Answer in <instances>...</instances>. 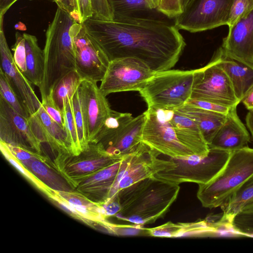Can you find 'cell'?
Wrapping results in <instances>:
<instances>
[{
  "label": "cell",
  "instance_id": "obj_18",
  "mask_svg": "<svg viewBox=\"0 0 253 253\" xmlns=\"http://www.w3.org/2000/svg\"><path fill=\"white\" fill-rule=\"evenodd\" d=\"M228 28L219 49L253 68V10Z\"/></svg>",
  "mask_w": 253,
  "mask_h": 253
},
{
  "label": "cell",
  "instance_id": "obj_35",
  "mask_svg": "<svg viewBox=\"0 0 253 253\" xmlns=\"http://www.w3.org/2000/svg\"><path fill=\"white\" fill-rule=\"evenodd\" d=\"M253 10V0H234L231 7L227 25L233 26Z\"/></svg>",
  "mask_w": 253,
  "mask_h": 253
},
{
  "label": "cell",
  "instance_id": "obj_26",
  "mask_svg": "<svg viewBox=\"0 0 253 253\" xmlns=\"http://www.w3.org/2000/svg\"><path fill=\"white\" fill-rule=\"evenodd\" d=\"M23 35L25 40L27 68L24 75L32 84L39 88L44 71L43 50L39 45L36 36L27 33H23Z\"/></svg>",
  "mask_w": 253,
  "mask_h": 253
},
{
  "label": "cell",
  "instance_id": "obj_25",
  "mask_svg": "<svg viewBox=\"0 0 253 253\" xmlns=\"http://www.w3.org/2000/svg\"><path fill=\"white\" fill-rule=\"evenodd\" d=\"M21 163L48 188L56 191L72 190V187L65 178L52 166V162L50 161L34 158Z\"/></svg>",
  "mask_w": 253,
  "mask_h": 253
},
{
  "label": "cell",
  "instance_id": "obj_24",
  "mask_svg": "<svg viewBox=\"0 0 253 253\" xmlns=\"http://www.w3.org/2000/svg\"><path fill=\"white\" fill-rule=\"evenodd\" d=\"M175 109L196 123L208 144L226 119L227 115L206 110L187 103Z\"/></svg>",
  "mask_w": 253,
  "mask_h": 253
},
{
  "label": "cell",
  "instance_id": "obj_1",
  "mask_svg": "<svg viewBox=\"0 0 253 253\" xmlns=\"http://www.w3.org/2000/svg\"><path fill=\"white\" fill-rule=\"evenodd\" d=\"M83 24L110 61L135 58L154 73L173 67L186 45L174 24L151 17L113 20L91 17Z\"/></svg>",
  "mask_w": 253,
  "mask_h": 253
},
{
  "label": "cell",
  "instance_id": "obj_11",
  "mask_svg": "<svg viewBox=\"0 0 253 253\" xmlns=\"http://www.w3.org/2000/svg\"><path fill=\"white\" fill-rule=\"evenodd\" d=\"M234 0H192L174 18L178 30L197 33L227 24Z\"/></svg>",
  "mask_w": 253,
  "mask_h": 253
},
{
  "label": "cell",
  "instance_id": "obj_14",
  "mask_svg": "<svg viewBox=\"0 0 253 253\" xmlns=\"http://www.w3.org/2000/svg\"><path fill=\"white\" fill-rule=\"evenodd\" d=\"M135 153L91 174L78 184L77 191L101 205L112 199L118 192L119 182Z\"/></svg>",
  "mask_w": 253,
  "mask_h": 253
},
{
  "label": "cell",
  "instance_id": "obj_49",
  "mask_svg": "<svg viewBox=\"0 0 253 253\" xmlns=\"http://www.w3.org/2000/svg\"><path fill=\"white\" fill-rule=\"evenodd\" d=\"M191 0H182L183 11L187 5L191 1Z\"/></svg>",
  "mask_w": 253,
  "mask_h": 253
},
{
  "label": "cell",
  "instance_id": "obj_40",
  "mask_svg": "<svg viewBox=\"0 0 253 253\" xmlns=\"http://www.w3.org/2000/svg\"><path fill=\"white\" fill-rule=\"evenodd\" d=\"M92 18L103 20H113V16L107 0H91Z\"/></svg>",
  "mask_w": 253,
  "mask_h": 253
},
{
  "label": "cell",
  "instance_id": "obj_23",
  "mask_svg": "<svg viewBox=\"0 0 253 253\" xmlns=\"http://www.w3.org/2000/svg\"><path fill=\"white\" fill-rule=\"evenodd\" d=\"M214 55L229 78L236 96L241 102L253 85V68L225 55L219 49Z\"/></svg>",
  "mask_w": 253,
  "mask_h": 253
},
{
  "label": "cell",
  "instance_id": "obj_20",
  "mask_svg": "<svg viewBox=\"0 0 253 253\" xmlns=\"http://www.w3.org/2000/svg\"><path fill=\"white\" fill-rule=\"evenodd\" d=\"M237 106L232 107L226 119L209 143L210 148L230 152L247 146L250 135L237 113Z\"/></svg>",
  "mask_w": 253,
  "mask_h": 253
},
{
  "label": "cell",
  "instance_id": "obj_10",
  "mask_svg": "<svg viewBox=\"0 0 253 253\" xmlns=\"http://www.w3.org/2000/svg\"><path fill=\"white\" fill-rule=\"evenodd\" d=\"M121 158L109 154L100 144L93 143L78 155L57 154L53 166L73 188H76L84 179Z\"/></svg>",
  "mask_w": 253,
  "mask_h": 253
},
{
  "label": "cell",
  "instance_id": "obj_17",
  "mask_svg": "<svg viewBox=\"0 0 253 253\" xmlns=\"http://www.w3.org/2000/svg\"><path fill=\"white\" fill-rule=\"evenodd\" d=\"M0 68L26 107L30 115L35 113L42 105L31 83L15 63L8 46L3 29V20L0 21Z\"/></svg>",
  "mask_w": 253,
  "mask_h": 253
},
{
  "label": "cell",
  "instance_id": "obj_45",
  "mask_svg": "<svg viewBox=\"0 0 253 253\" xmlns=\"http://www.w3.org/2000/svg\"><path fill=\"white\" fill-rule=\"evenodd\" d=\"M18 0H0V19L4 18V15L8 9Z\"/></svg>",
  "mask_w": 253,
  "mask_h": 253
},
{
  "label": "cell",
  "instance_id": "obj_19",
  "mask_svg": "<svg viewBox=\"0 0 253 253\" xmlns=\"http://www.w3.org/2000/svg\"><path fill=\"white\" fill-rule=\"evenodd\" d=\"M28 121L33 133L42 143L47 144L58 154H72L65 129L48 115L42 105L29 116Z\"/></svg>",
  "mask_w": 253,
  "mask_h": 253
},
{
  "label": "cell",
  "instance_id": "obj_31",
  "mask_svg": "<svg viewBox=\"0 0 253 253\" xmlns=\"http://www.w3.org/2000/svg\"><path fill=\"white\" fill-rule=\"evenodd\" d=\"M72 97L65 99L62 112L64 118L65 130L71 146L72 155H78L82 151L80 146L75 121Z\"/></svg>",
  "mask_w": 253,
  "mask_h": 253
},
{
  "label": "cell",
  "instance_id": "obj_33",
  "mask_svg": "<svg viewBox=\"0 0 253 253\" xmlns=\"http://www.w3.org/2000/svg\"><path fill=\"white\" fill-rule=\"evenodd\" d=\"M0 148L1 153L6 159L15 167L24 177L27 178L39 189L46 194L50 189L35 176L26 167L17 160L10 151L7 144L0 140Z\"/></svg>",
  "mask_w": 253,
  "mask_h": 253
},
{
  "label": "cell",
  "instance_id": "obj_34",
  "mask_svg": "<svg viewBox=\"0 0 253 253\" xmlns=\"http://www.w3.org/2000/svg\"><path fill=\"white\" fill-rule=\"evenodd\" d=\"M72 104L79 143L81 151L87 148L89 143L86 138L85 126L78 91L72 97Z\"/></svg>",
  "mask_w": 253,
  "mask_h": 253
},
{
  "label": "cell",
  "instance_id": "obj_15",
  "mask_svg": "<svg viewBox=\"0 0 253 253\" xmlns=\"http://www.w3.org/2000/svg\"><path fill=\"white\" fill-rule=\"evenodd\" d=\"M78 91L86 138L89 143H93L110 117L112 110L106 96L101 92L97 82L84 79Z\"/></svg>",
  "mask_w": 253,
  "mask_h": 253
},
{
  "label": "cell",
  "instance_id": "obj_43",
  "mask_svg": "<svg viewBox=\"0 0 253 253\" xmlns=\"http://www.w3.org/2000/svg\"><path fill=\"white\" fill-rule=\"evenodd\" d=\"M79 10L83 22L93 16L91 0H78Z\"/></svg>",
  "mask_w": 253,
  "mask_h": 253
},
{
  "label": "cell",
  "instance_id": "obj_12",
  "mask_svg": "<svg viewBox=\"0 0 253 253\" xmlns=\"http://www.w3.org/2000/svg\"><path fill=\"white\" fill-rule=\"evenodd\" d=\"M154 73L139 59L132 57L114 59L110 61L99 89L105 96L118 92L139 91Z\"/></svg>",
  "mask_w": 253,
  "mask_h": 253
},
{
  "label": "cell",
  "instance_id": "obj_38",
  "mask_svg": "<svg viewBox=\"0 0 253 253\" xmlns=\"http://www.w3.org/2000/svg\"><path fill=\"white\" fill-rule=\"evenodd\" d=\"M41 103L48 115L61 127L65 129L62 112L56 105L52 91L42 100Z\"/></svg>",
  "mask_w": 253,
  "mask_h": 253
},
{
  "label": "cell",
  "instance_id": "obj_16",
  "mask_svg": "<svg viewBox=\"0 0 253 253\" xmlns=\"http://www.w3.org/2000/svg\"><path fill=\"white\" fill-rule=\"evenodd\" d=\"M0 139L41 153L42 143L30 126L28 118L18 113L0 95Z\"/></svg>",
  "mask_w": 253,
  "mask_h": 253
},
{
  "label": "cell",
  "instance_id": "obj_32",
  "mask_svg": "<svg viewBox=\"0 0 253 253\" xmlns=\"http://www.w3.org/2000/svg\"><path fill=\"white\" fill-rule=\"evenodd\" d=\"M0 95L21 115L28 118L30 114L20 96L1 68H0Z\"/></svg>",
  "mask_w": 253,
  "mask_h": 253
},
{
  "label": "cell",
  "instance_id": "obj_4",
  "mask_svg": "<svg viewBox=\"0 0 253 253\" xmlns=\"http://www.w3.org/2000/svg\"><path fill=\"white\" fill-rule=\"evenodd\" d=\"M253 176V148L247 146L232 152L224 168L212 180L198 185L197 197L205 208L221 207Z\"/></svg>",
  "mask_w": 253,
  "mask_h": 253
},
{
  "label": "cell",
  "instance_id": "obj_22",
  "mask_svg": "<svg viewBox=\"0 0 253 253\" xmlns=\"http://www.w3.org/2000/svg\"><path fill=\"white\" fill-rule=\"evenodd\" d=\"M169 122L179 140L195 156L204 157L208 155L210 152L209 145L193 120L177 110L173 109L170 110Z\"/></svg>",
  "mask_w": 253,
  "mask_h": 253
},
{
  "label": "cell",
  "instance_id": "obj_30",
  "mask_svg": "<svg viewBox=\"0 0 253 253\" xmlns=\"http://www.w3.org/2000/svg\"><path fill=\"white\" fill-rule=\"evenodd\" d=\"M83 80L75 69L64 75L55 85L51 91L52 96L56 105L61 111L65 99L73 96Z\"/></svg>",
  "mask_w": 253,
  "mask_h": 253
},
{
  "label": "cell",
  "instance_id": "obj_48",
  "mask_svg": "<svg viewBox=\"0 0 253 253\" xmlns=\"http://www.w3.org/2000/svg\"><path fill=\"white\" fill-rule=\"evenodd\" d=\"M150 5L152 9L157 10L160 0H149Z\"/></svg>",
  "mask_w": 253,
  "mask_h": 253
},
{
  "label": "cell",
  "instance_id": "obj_13",
  "mask_svg": "<svg viewBox=\"0 0 253 253\" xmlns=\"http://www.w3.org/2000/svg\"><path fill=\"white\" fill-rule=\"evenodd\" d=\"M70 33L74 43L76 70L84 79L101 81L110 61L107 55L88 34L83 23L75 21Z\"/></svg>",
  "mask_w": 253,
  "mask_h": 253
},
{
  "label": "cell",
  "instance_id": "obj_36",
  "mask_svg": "<svg viewBox=\"0 0 253 253\" xmlns=\"http://www.w3.org/2000/svg\"><path fill=\"white\" fill-rule=\"evenodd\" d=\"M14 51L13 58L17 66L24 74L26 70V48L23 34L15 33V42L12 47Z\"/></svg>",
  "mask_w": 253,
  "mask_h": 253
},
{
  "label": "cell",
  "instance_id": "obj_42",
  "mask_svg": "<svg viewBox=\"0 0 253 253\" xmlns=\"http://www.w3.org/2000/svg\"><path fill=\"white\" fill-rule=\"evenodd\" d=\"M52 1L56 3L57 7L66 11L70 15L75 13H80L78 0H52Z\"/></svg>",
  "mask_w": 253,
  "mask_h": 253
},
{
  "label": "cell",
  "instance_id": "obj_44",
  "mask_svg": "<svg viewBox=\"0 0 253 253\" xmlns=\"http://www.w3.org/2000/svg\"><path fill=\"white\" fill-rule=\"evenodd\" d=\"M241 102L249 111H253V85L249 89Z\"/></svg>",
  "mask_w": 253,
  "mask_h": 253
},
{
  "label": "cell",
  "instance_id": "obj_6",
  "mask_svg": "<svg viewBox=\"0 0 253 253\" xmlns=\"http://www.w3.org/2000/svg\"><path fill=\"white\" fill-rule=\"evenodd\" d=\"M144 113L133 117L128 113L112 110L94 143L100 144L110 154L123 158L136 152L142 144Z\"/></svg>",
  "mask_w": 253,
  "mask_h": 253
},
{
  "label": "cell",
  "instance_id": "obj_46",
  "mask_svg": "<svg viewBox=\"0 0 253 253\" xmlns=\"http://www.w3.org/2000/svg\"><path fill=\"white\" fill-rule=\"evenodd\" d=\"M246 122L253 137V111H249L246 115Z\"/></svg>",
  "mask_w": 253,
  "mask_h": 253
},
{
  "label": "cell",
  "instance_id": "obj_21",
  "mask_svg": "<svg viewBox=\"0 0 253 253\" xmlns=\"http://www.w3.org/2000/svg\"><path fill=\"white\" fill-rule=\"evenodd\" d=\"M52 194L66 203L70 208L71 215L88 224L103 226L107 222L102 206L95 203L80 192L71 191H56Z\"/></svg>",
  "mask_w": 253,
  "mask_h": 253
},
{
  "label": "cell",
  "instance_id": "obj_27",
  "mask_svg": "<svg viewBox=\"0 0 253 253\" xmlns=\"http://www.w3.org/2000/svg\"><path fill=\"white\" fill-rule=\"evenodd\" d=\"M147 236L158 237H202L207 230L205 219L193 222H168L160 226L146 228Z\"/></svg>",
  "mask_w": 253,
  "mask_h": 253
},
{
  "label": "cell",
  "instance_id": "obj_8",
  "mask_svg": "<svg viewBox=\"0 0 253 253\" xmlns=\"http://www.w3.org/2000/svg\"><path fill=\"white\" fill-rule=\"evenodd\" d=\"M169 109L148 108L141 140L151 150L170 158H189L195 156L178 139L169 122Z\"/></svg>",
  "mask_w": 253,
  "mask_h": 253
},
{
  "label": "cell",
  "instance_id": "obj_7",
  "mask_svg": "<svg viewBox=\"0 0 253 253\" xmlns=\"http://www.w3.org/2000/svg\"><path fill=\"white\" fill-rule=\"evenodd\" d=\"M231 153L218 149L210 148V152L206 156L170 158L172 167L160 171L155 176L179 185L184 182L196 183L198 185L206 184L222 169Z\"/></svg>",
  "mask_w": 253,
  "mask_h": 253
},
{
  "label": "cell",
  "instance_id": "obj_37",
  "mask_svg": "<svg viewBox=\"0 0 253 253\" xmlns=\"http://www.w3.org/2000/svg\"><path fill=\"white\" fill-rule=\"evenodd\" d=\"M157 11L169 18H175L183 12L182 0H160Z\"/></svg>",
  "mask_w": 253,
  "mask_h": 253
},
{
  "label": "cell",
  "instance_id": "obj_3",
  "mask_svg": "<svg viewBox=\"0 0 253 253\" xmlns=\"http://www.w3.org/2000/svg\"><path fill=\"white\" fill-rule=\"evenodd\" d=\"M75 21L67 12L57 7L46 30L43 50L44 71L39 88L42 100L64 75L76 69L74 43L70 33Z\"/></svg>",
  "mask_w": 253,
  "mask_h": 253
},
{
  "label": "cell",
  "instance_id": "obj_39",
  "mask_svg": "<svg viewBox=\"0 0 253 253\" xmlns=\"http://www.w3.org/2000/svg\"><path fill=\"white\" fill-rule=\"evenodd\" d=\"M6 144L14 157L20 162L34 158H39L50 161L47 157L42 155L41 153L20 146L13 145L7 143Z\"/></svg>",
  "mask_w": 253,
  "mask_h": 253
},
{
  "label": "cell",
  "instance_id": "obj_5",
  "mask_svg": "<svg viewBox=\"0 0 253 253\" xmlns=\"http://www.w3.org/2000/svg\"><path fill=\"white\" fill-rule=\"evenodd\" d=\"M194 70H167L155 73L139 91L148 108L177 109L190 98Z\"/></svg>",
  "mask_w": 253,
  "mask_h": 253
},
{
  "label": "cell",
  "instance_id": "obj_9",
  "mask_svg": "<svg viewBox=\"0 0 253 253\" xmlns=\"http://www.w3.org/2000/svg\"><path fill=\"white\" fill-rule=\"evenodd\" d=\"M190 98L229 107L237 106L240 103L229 78L215 55L205 66L194 70Z\"/></svg>",
  "mask_w": 253,
  "mask_h": 253
},
{
  "label": "cell",
  "instance_id": "obj_28",
  "mask_svg": "<svg viewBox=\"0 0 253 253\" xmlns=\"http://www.w3.org/2000/svg\"><path fill=\"white\" fill-rule=\"evenodd\" d=\"M253 202V176L246 181L221 207L223 214L220 220L232 224L236 215Z\"/></svg>",
  "mask_w": 253,
  "mask_h": 253
},
{
  "label": "cell",
  "instance_id": "obj_47",
  "mask_svg": "<svg viewBox=\"0 0 253 253\" xmlns=\"http://www.w3.org/2000/svg\"><path fill=\"white\" fill-rule=\"evenodd\" d=\"M241 212H253V202L247 205Z\"/></svg>",
  "mask_w": 253,
  "mask_h": 253
},
{
  "label": "cell",
  "instance_id": "obj_2",
  "mask_svg": "<svg viewBox=\"0 0 253 253\" xmlns=\"http://www.w3.org/2000/svg\"><path fill=\"white\" fill-rule=\"evenodd\" d=\"M179 184L153 176L122 189L115 197L118 219L142 226L164 217L176 199Z\"/></svg>",
  "mask_w": 253,
  "mask_h": 253
},
{
  "label": "cell",
  "instance_id": "obj_41",
  "mask_svg": "<svg viewBox=\"0 0 253 253\" xmlns=\"http://www.w3.org/2000/svg\"><path fill=\"white\" fill-rule=\"evenodd\" d=\"M186 103L203 109L224 115H227L231 109L233 107H227L209 101L192 98H189Z\"/></svg>",
  "mask_w": 253,
  "mask_h": 253
},
{
  "label": "cell",
  "instance_id": "obj_29",
  "mask_svg": "<svg viewBox=\"0 0 253 253\" xmlns=\"http://www.w3.org/2000/svg\"><path fill=\"white\" fill-rule=\"evenodd\" d=\"M113 19L142 15L154 10L149 0H107Z\"/></svg>",
  "mask_w": 253,
  "mask_h": 253
}]
</instances>
